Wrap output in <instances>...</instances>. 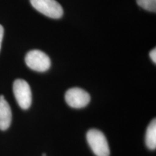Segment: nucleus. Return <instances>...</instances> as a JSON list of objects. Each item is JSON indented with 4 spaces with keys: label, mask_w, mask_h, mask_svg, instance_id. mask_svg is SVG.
I'll use <instances>...</instances> for the list:
<instances>
[{
    "label": "nucleus",
    "mask_w": 156,
    "mask_h": 156,
    "mask_svg": "<svg viewBox=\"0 0 156 156\" xmlns=\"http://www.w3.org/2000/svg\"><path fill=\"white\" fill-rule=\"evenodd\" d=\"M87 141L96 156H109L110 150L107 140L102 132L92 129L87 132Z\"/></svg>",
    "instance_id": "1"
},
{
    "label": "nucleus",
    "mask_w": 156,
    "mask_h": 156,
    "mask_svg": "<svg viewBox=\"0 0 156 156\" xmlns=\"http://www.w3.org/2000/svg\"><path fill=\"white\" fill-rule=\"evenodd\" d=\"M25 60L30 69L39 73L47 71L51 67L50 58L40 50L30 51L25 56Z\"/></svg>",
    "instance_id": "2"
},
{
    "label": "nucleus",
    "mask_w": 156,
    "mask_h": 156,
    "mask_svg": "<svg viewBox=\"0 0 156 156\" xmlns=\"http://www.w3.org/2000/svg\"><path fill=\"white\" fill-rule=\"evenodd\" d=\"M13 93L17 103L21 108L26 110L32 103V93L30 87L26 81L17 79L13 83Z\"/></svg>",
    "instance_id": "3"
},
{
    "label": "nucleus",
    "mask_w": 156,
    "mask_h": 156,
    "mask_svg": "<svg viewBox=\"0 0 156 156\" xmlns=\"http://www.w3.org/2000/svg\"><path fill=\"white\" fill-rule=\"evenodd\" d=\"M37 11L51 18L58 19L63 15V8L56 0H30Z\"/></svg>",
    "instance_id": "4"
},
{
    "label": "nucleus",
    "mask_w": 156,
    "mask_h": 156,
    "mask_svg": "<svg viewBox=\"0 0 156 156\" xmlns=\"http://www.w3.org/2000/svg\"><path fill=\"white\" fill-rule=\"evenodd\" d=\"M65 101L70 107L82 108L87 106L90 101L88 93L80 87L70 88L65 93Z\"/></svg>",
    "instance_id": "5"
},
{
    "label": "nucleus",
    "mask_w": 156,
    "mask_h": 156,
    "mask_svg": "<svg viewBox=\"0 0 156 156\" xmlns=\"http://www.w3.org/2000/svg\"><path fill=\"white\" fill-rule=\"evenodd\" d=\"M12 122V112L9 103L5 96L0 95V129L6 130L9 127Z\"/></svg>",
    "instance_id": "6"
},
{
    "label": "nucleus",
    "mask_w": 156,
    "mask_h": 156,
    "mask_svg": "<svg viewBox=\"0 0 156 156\" xmlns=\"http://www.w3.org/2000/svg\"><path fill=\"white\" fill-rule=\"evenodd\" d=\"M145 143L151 150L156 148V120L153 119L147 126L145 134Z\"/></svg>",
    "instance_id": "7"
},
{
    "label": "nucleus",
    "mask_w": 156,
    "mask_h": 156,
    "mask_svg": "<svg viewBox=\"0 0 156 156\" xmlns=\"http://www.w3.org/2000/svg\"><path fill=\"white\" fill-rule=\"evenodd\" d=\"M136 3L145 10L155 12L156 0H136Z\"/></svg>",
    "instance_id": "8"
},
{
    "label": "nucleus",
    "mask_w": 156,
    "mask_h": 156,
    "mask_svg": "<svg viewBox=\"0 0 156 156\" xmlns=\"http://www.w3.org/2000/svg\"><path fill=\"white\" fill-rule=\"evenodd\" d=\"M150 56L154 63H156V49L155 48H153V50H151V51L150 52Z\"/></svg>",
    "instance_id": "9"
},
{
    "label": "nucleus",
    "mask_w": 156,
    "mask_h": 156,
    "mask_svg": "<svg viewBox=\"0 0 156 156\" xmlns=\"http://www.w3.org/2000/svg\"><path fill=\"white\" fill-rule=\"evenodd\" d=\"M3 36H4V28H3L2 25H0V50H1Z\"/></svg>",
    "instance_id": "10"
}]
</instances>
